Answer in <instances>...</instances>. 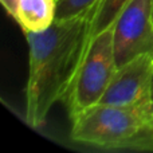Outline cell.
I'll return each instance as SVG.
<instances>
[{
  "instance_id": "cell-10",
  "label": "cell",
  "mask_w": 153,
  "mask_h": 153,
  "mask_svg": "<svg viewBox=\"0 0 153 153\" xmlns=\"http://www.w3.org/2000/svg\"><path fill=\"white\" fill-rule=\"evenodd\" d=\"M146 108H148V111L151 113V116H152V118H153V100L148 103V106H146Z\"/></svg>"
},
{
  "instance_id": "cell-4",
  "label": "cell",
  "mask_w": 153,
  "mask_h": 153,
  "mask_svg": "<svg viewBox=\"0 0 153 153\" xmlns=\"http://www.w3.org/2000/svg\"><path fill=\"white\" fill-rule=\"evenodd\" d=\"M113 39L117 67L153 56V0H130L113 24Z\"/></svg>"
},
{
  "instance_id": "cell-6",
  "label": "cell",
  "mask_w": 153,
  "mask_h": 153,
  "mask_svg": "<svg viewBox=\"0 0 153 153\" xmlns=\"http://www.w3.org/2000/svg\"><path fill=\"white\" fill-rule=\"evenodd\" d=\"M56 0H19L13 19L23 32H42L56 20Z\"/></svg>"
},
{
  "instance_id": "cell-3",
  "label": "cell",
  "mask_w": 153,
  "mask_h": 153,
  "mask_svg": "<svg viewBox=\"0 0 153 153\" xmlns=\"http://www.w3.org/2000/svg\"><path fill=\"white\" fill-rule=\"evenodd\" d=\"M116 71L117 62L111 26L90 39L85 58L63 101L67 105L70 118L100 103Z\"/></svg>"
},
{
  "instance_id": "cell-1",
  "label": "cell",
  "mask_w": 153,
  "mask_h": 153,
  "mask_svg": "<svg viewBox=\"0 0 153 153\" xmlns=\"http://www.w3.org/2000/svg\"><path fill=\"white\" fill-rule=\"evenodd\" d=\"M93 11L56 19L42 32L24 34L28 43L24 120L28 126H42L51 108L65 101L89 47Z\"/></svg>"
},
{
  "instance_id": "cell-2",
  "label": "cell",
  "mask_w": 153,
  "mask_h": 153,
  "mask_svg": "<svg viewBox=\"0 0 153 153\" xmlns=\"http://www.w3.org/2000/svg\"><path fill=\"white\" fill-rule=\"evenodd\" d=\"M146 106L95 103L71 118L70 137L100 149L153 151V118Z\"/></svg>"
},
{
  "instance_id": "cell-9",
  "label": "cell",
  "mask_w": 153,
  "mask_h": 153,
  "mask_svg": "<svg viewBox=\"0 0 153 153\" xmlns=\"http://www.w3.org/2000/svg\"><path fill=\"white\" fill-rule=\"evenodd\" d=\"M4 7V10L7 11V13L10 16H15V12H16V7H18V1L19 0H0Z\"/></svg>"
},
{
  "instance_id": "cell-5",
  "label": "cell",
  "mask_w": 153,
  "mask_h": 153,
  "mask_svg": "<svg viewBox=\"0 0 153 153\" xmlns=\"http://www.w3.org/2000/svg\"><path fill=\"white\" fill-rule=\"evenodd\" d=\"M153 56L140 55L117 67L100 102L116 106L144 108L152 101Z\"/></svg>"
},
{
  "instance_id": "cell-7",
  "label": "cell",
  "mask_w": 153,
  "mask_h": 153,
  "mask_svg": "<svg viewBox=\"0 0 153 153\" xmlns=\"http://www.w3.org/2000/svg\"><path fill=\"white\" fill-rule=\"evenodd\" d=\"M129 1L130 0H98L93 11L90 39L101 31L113 26L116 19Z\"/></svg>"
},
{
  "instance_id": "cell-8",
  "label": "cell",
  "mask_w": 153,
  "mask_h": 153,
  "mask_svg": "<svg viewBox=\"0 0 153 153\" xmlns=\"http://www.w3.org/2000/svg\"><path fill=\"white\" fill-rule=\"evenodd\" d=\"M56 1H58L56 19H67L94 8L98 0H56Z\"/></svg>"
},
{
  "instance_id": "cell-11",
  "label": "cell",
  "mask_w": 153,
  "mask_h": 153,
  "mask_svg": "<svg viewBox=\"0 0 153 153\" xmlns=\"http://www.w3.org/2000/svg\"><path fill=\"white\" fill-rule=\"evenodd\" d=\"M151 91H152V100H153V74H152V83H151Z\"/></svg>"
}]
</instances>
